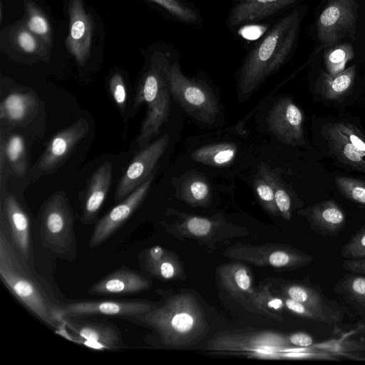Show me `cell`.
Segmentation results:
<instances>
[{
    "label": "cell",
    "instance_id": "cell-1",
    "mask_svg": "<svg viewBox=\"0 0 365 365\" xmlns=\"http://www.w3.org/2000/svg\"><path fill=\"white\" fill-rule=\"evenodd\" d=\"M305 5L291 9L280 17L247 53L237 74L242 96H250L289 58L297 46Z\"/></svg>",
    "mask_w": 365,
    "mask_h": 365
},
{
    "label": "cell",
    "instance_id": "cell-2",
    "mask_svg": "<svg viewBox=\"0 0 365 365\" xmlns=\"http://www.w3.org/2000/svg\"><path fill=\"white\" fill-rule=\"evenodd\" d=\"M124 319L152 329L160 344L168 347L190 345L207 329L200 304L189 294L173 296L146 312Z\"/></svg>",
    "mask_w": 365,
    "mask_h": 365
},
{
    "label": "cell",
    "instance_id": "cell-3",
    "mask_svg": "<svg viewBox=\"0 0 365 365\" xmlns=\"http://www.w3.org/2000/svg\"><path fill=\"white\" fill-rule=\"evenodd\" d=\"M31 266L14 247L4 225L0 222V278L9 292L32 314L55 331L63 325L57 307Z\"/></svg>",
    "mask_w": 365,
    "mask_h": 365
},
{
    "label": "cell",
    "instance_id": "cell-4",
    "mask_svg": "<svg viewBox=\"0 0 365 365\" xmlns=\"http://www.w3.org/2000/svg\"><path fill=\"white\" fill-rule=\"evenodd\" d=\"M179 58L175 46L165 45L153 51L149 66L144 73L135 98V107L147 104L146 116L142 123L136 143L140 149L150 144L167 121L171 106L169 70Z\"/></svg>",
    "mask_w": 365,
    "mask_h": 365
},
{
    "label": "cell",
    "instance_id": "cell-5",
    "mask_svg": "<svg viewBox=\"0 0 365 365\" xmlns=\"http://www.w3.org/2000/svg\"><path fill=\"white\" fill-rule=\"evenodd\" d=\"M74 217L68 200L62 192L50 196L41 206L39 237L41 245L58 257L73 262L77 255Z\"/></svg>",
    "mask_w": 365,
    "mask_h": 365
},
{
    "label": "cell",
    "instance_id": "cell-6",
    "mask_svg": "<svg viewBox=\"0 0 365 365\" xmlns=\"http://www.w3.org/2000/svg\"><path fill=\"white\" fill-rule=\"evenodd\" d=\"M169 83L171 96L192 118L205 125L216 122L220 114L217 97L204 81L184 75L179 58L170 67Z\"/></svg>",
    "mask_w": 365,
    "mask_h": 365
},
{
    "label": "cell",
    "instance_id": "cell-7",
    "mask_svg": "<svg viewBox=\"0 0 365 365\" xmlns=\"http://www.w3.org/2000/svg\"><path fill=\"white\" fill-rule=\"evenodd\" d=\"M358 4L356 0H329L317 21L319 48L339 43L346 36L354 38Z\"/></svg>",
    "mask_w": 365,
    "mask_h": 365
},
{
    "label": "cell",
    "instance_id": "cell-8",
    "mask_svg": "<svg viewBox=\"0 0 365 365\" xmlns=\"http://www.w3.org/2000/svg\"><path fill=\"white\" fill-rule=\"evenodd\" d=\"M0 222L4 225L21 257L32 266L34 255L30 218L16 197L7 191L0 195Z\"/></svg>",
    "mask_w": 365,
    "mask_h": 365
},
{
    "label": "cell",
    "instance_id": "cell-9",
    "mask_svg": "<svg viewBox=\"0 0 365 365\" xmlns=\"http://www.w3.org/2000/svg\"><path fill=\"white\" fill-rule=\"evenodd\" d=\"M68 332L67 339L98 350L117 351L126 345L120 329L109 322L77 320L75 317L62 318Z\"/></svg>",
    "mask_w": 365,
    "mask_h": 365
},
{
    "label": "cell",
    "instance_id": "cell-10",
    "mask_svg": "<svg viewBox=\"0 0 365 365\" xmlns=\"http://www.w3.org/2000/svg\"><path fill=\"white\" fill-rule=\"evenodd\" d=\"M289 341L277 333L260 332L257 334H226L213 340L210 348L224 351L248 352L261 355H279L287 351Z\"/></svg>",
    "mask_w": 365,
    "mask_h": 365
},
{
    "label": "cell",
    "instance_id": "cell-11",
    "mask_svg": "<svg viewBox=\"0 0 365 365\" xmlns=\"http://www.w3.org/2000/svg\"><path fill=\"white\" fill-rule=\"evenodd\" d=\"M168 142L169 135H162L141 149L135 156L117 185L115 194L116 202L124 200L154 172Z\"/></svg>",
    "mask_w": 365,
    "mask_h": 365
},
{
    "label": "cell",
    "instance_id": "cell-12",
    "mask_svg": "<svg viewBox=\"0 0 365 365\" xmlns=\"http://www.w3.org/2000/svg\"><path fill=\"white\" fill-rule=\"evenodd\" d=\"M155 305V303L145 300H86L58 305L57 313L61 319L64 317L91 315L120 317L125 319L146 312Z\"/></svg>",
    "mask_w": 365,
    "mask_h": 365
},
{
    "label": "cell",
    "instance_id": "cell-13",
    "mask_svg": "<svg viewBox=\"0 0 365 365\" xmlns=\"http://www.w3.org/2000/svg\"><path fill=\"white\" fill-rule=\"evenodd\" d=\"M155 172L124 200L113 207L94 226L89 240V247H98L111 237L132 215L148 193Z\"/></svg>",
    "mask_w": 365,
    "mask_h": 365
},
{
    "label": "cell",
    "instance_id": "cell-14",
    "mask_svg": "<svg viewBox=\"0 0 365 365\" xmlns=\"http://www.w3.org/2000/svg\"><path fill=\"white\" fill-rule=\"evenodd\" d=\"M303 120L302 110L288 98L277 101L267 118L269 130L285 144L294 146L304 143Z\"/></svg>",
    "mask_w": 365,
    "mask_h": 365
},
{
    "label": "cell",
    "instance_id": "cell-15",
    "mask_svg": "<svg viewBox=\"0 0 365 365\" xmlns=\"http://www.w3.org/2000/svg\"><path fill=\"white\" fill-rule=\"evenodd\" d=\"M300 0H233L226 24L230 29L269 19L296 5Z\"/></svg>",
    "mask_w": 365,
    "mask_h": 365
},
{
    "label": "cell",
    "instance_id": "cell-16",
    "mask_svg": "<svg viewBox=\"0 0 365 365\" xmlns=\"http://www.w3.org/2000/svg\"><path fill=\"white\" fill-rule=\"evenodd\" d=\"M88 130V123L82 118L56 133L38 160L37 170L42 174L55 170L68 158L75 146L86 135Z\"/></svg>",
    "mask_w": 365,
    "mask_h": 365
},
{
    "label": "cell",
    "instance_id": "cell-17",
    "mask_svg": "<svg viewBox=\"0 0 365 365\" xmlns=\"http://www.w3.org/2000/svg\"><path fill=\"white\" fill-rule=\"evenodd\" d=\"M229 257L256 265L276 268H292L309 262L308 257L291 250L277 246L235 245L227 249Z\"/></svg>",
    "mask_w": 365,
    "mask_h": 365
},
{
    "label": "cell",
    "instance_id": "cell-18",
    "mask_svg": "<svg viewBox=\"0 0 365 365\" xmlns=\"http://www.w3.org/2000/svg\"><path fill=\"white\" fill-rule=\"evenodd\" d=\"M68 11L70 31L66 38V46L78 65L83 66L91 53L93 19L86 12L83 0H70Z\"/></svg>",
    "mask_w": 365,
    "mask_h": 365
},
{
    "label": "cell",
    "instance_id": "cell-19",
    "mask_svg": "<svg viewBox=\"0 0 365 365\" xmlns=\"http://www.w3.org/2000/svg\"><path fill=\"white\" fill-rule=\"evenodd\" d=\"M150 286L149 279L123 266L91 285L88 293L92 295L131 294L144 292Z\"/></svg>",
    "mask_w": 365,
    "mask_h": 365
},
{
    "label": "cell",
    "instance_id": "cell-20",
    "mask_svg": "<svg viewBox=\"0 0 365 365\" xmlns=\"http://www.w3.org/2000/svg\"><path fill=\"white\" fill-rule=\"evenodd\" d=\"M111 178L112 164L108 162L101 165L91 177L82 203V223H96L99 210L108 192Z\"/></svg>",
    "mask_w": 365,
    "mask_h": 365
},
{
    "label": "cell",
    "instance_id": "cell-21",
    "mask_svg": "<svg viewBox=\"0 0 365 365\" xmlns=\"http://www.w3.org/2000/svg\"><path fill=\"white\" fill-rule=\"evenodd\" d=\"M222 287L236 299L252 304L256 294L251 274L247 267L235 262L221 265L217 270Z\"/></svg>",
    "mask_w": 365,
    "mask_h": 365
},
{
    "label": "cell",
    "instance_id": "cell-22",
    "mask_svg": "<svg viewBox=\"0 0 365 365\" xmlns=\"http://www.w3.org/2000/svg\"><path fill=\"white\" fill-rule=\"evenodd\" d=\"M323 133L333 155L343 163L365 173V155L353 145L336 123L327 125Z\"/></svg>",
    "mask_w": 365,
    "mask_h": 365
},
{
    "label": "cell",
    "instance_id": "cell-23",
    "mask_svg": "<svg viewBox=\"0 0 365 365\" xmlns=\"http://www.w3.org/2000/svg\"><path fill=\"white\" fill-rule=\"evenodd\" d=\"M37 106L34 94L12 92L0 104V119L11 125L22 124L34 115Z\"/></svg>",
    "mask_w": 365,
    "mask_h": 365
},
{
    "label": "cell",
    "instance_id": "cell-24",
    "mask_svg": "<svg viewBox=\"0 0 365 365\" xmlns=\"http://www.w3.org/2000/svg\"><path fill=\"white\" fill-rule=\"evenodd\" d=\"M159 6L173 20L200 28L204 24L200 9L190 0H149Z\"/></svg>",
    "mask_w": 365,
    "mask_h": 365
},
{
    "label": "cell",
    "instance_id": "cell-25",
    "mask_svg": "<svg viewBox=\"0 0 365 365\" xmlns=\"http://www.w3.org/2000/svg\"><path fill=\"white\" fill-rule=\"evenodd\" d=\"M321 93L328 100H338L352 88L356 78V66H351L343 71L330 74L322 72Z\"/></svg>",
    "mask_w": 365,
    "mask_h": 365
},
{
    "label": "cell",
    "instance_id": "cell-26",
    "mask_svg": "<svg viewBox=\"0 0 365 365\" xmlns=\"http://www.w3.org/2000/svg\"><path fill=\"white\" fill-rule=\"evenodd\" d=\"M284 292L288 297L301 302L316 312L323 322H332L331 310L314 290L303 285L291 284L284 287Z\"/></svg>",
    "mask_w": 365,
    "mask_h": 365
},
{
    "label": "cell",
    "instance_id": "cell-27",
    "mask_svg": "<svg viewBox=\"0 0 365 365\" xmlns=\"http://www.w3.org/2000/svg\"><path fill=\"white\" fill-rule=\"evenodd\" d=\"M237 153L235 145L229 143H220L202 146L195 150L192 158L199 163L212 165H225L235 158Z\"/></svg>",
    "mask_w": 365,
    "mask_h": 365
},
{
    "label": "cell",
    "instance_id": "cell-28",
    "mask_svg": "<svg viewBox=\"0 0 365 365\" xmlns=\"http://www.w3.org/2000/svg\"><path fill=\"white\" fill-rule=\"evenodd\" d=\"M0 143L3 145L10 171L21 177L26 170V146L23 138L11 134L6 139L1 132Z\"/></svg>",
    "mask_w": 365,
    "mask_h": 365
},
{
    "label": "cell",
    "instance_id": "cell-29",
    "mask_svg": "<svg viewBox=\"0 0 365 365\" xmlns=\"http://www.w3.org/2000/svg\"><path fill=\"white\" fill-rule=\"evenodd\" d=\"M310 217L316 225L331 231L340 228L345 221L344 212L333 200H327L313 206L310 210Z\"/></svg>",
    "mask_w": 365,
    "mask_h": 365
},
{
    "label": "cell",
    "instance_id": "cell-30",
    "mask_svg": "<svg viewBox=\"0 0 365 365\" xmlns=\"http://www.w3.org/2000/svg\"><path fill=\"white\" fill-rule=\"evenodd\" d=\"M26 10V27L36 36L44 45L51 44L53 40L51 24L40 9L33 2H24Z\"/></svg>",
    "mask_w": 365,
    "mask_h": 365
},
{
    "label": "cell",
    "instance_id": "cell-31",
    "mask_svg": "<svg viewBox=\"0 0 365 365\" xmlns=\"http://www.w3.org/2000/svg\"><path fill=\"white\" fill-rule=\"evenodd\" d=\"M180 188V197L190 205H203L210 200V185L200 175H192L187 177L182 181Z\"/></svg>",
    "mask_w": 365,
    "mask_h": 365
},
{
    "label": "cell",
    "instance_id": "cell-32",
    "mask_svg": "<svg viewBox=\"0 0 365 365\" xmlns=\"http://www.w3.org/2000/svg\"><path fill=\"white\" fill-rule=\"evenodd\" d=\"M323 56L327 73L336 74L343 71L354 58V51L350 43L345 42L325 48Z\"/></svg>",
    "mask_w": 365,
    "mask_h": 365
},
{
    "label": "cell",
    "instance_id": "cell-33",
    "mask_svg": "<svg viewBox=\"0 0 365 365\" xmlns=\"http://www.w3.org/2000/svg\"><path fill=\"white\" fill-rule=\"evenodd\" d=\"M252 305L257 312L264 314L267 317L282 321L280 314L286 307L284 302L282 299L274 296L271 293L268 285L263 286L256 292Z\"/></svg>",
    "mask_w": 365,
    "mask_h": 365
},
{
    "label": "cell",
    "instance_id": "cell-34",
    "mask_svg": "<svg viewBox=\"0 0 365 365\" xmlns=\"http://www.w3.org/2000/svg\"><path fill=\"white\" fill-rule=\"evenodd\" d=\"M259 172L271 182L273 187L274 201L278 212L284 219L289 220L291 217V199L287 191L268 168H261Z\"/></svg>",
    "mask_w": 365,
    "mask_h": 365
},
{
    "label": "cell",
    "instance_id": "cell-35",
    "mask_svg": "<svg viewBox=\"0 0 365 365\" xmlns=\"http://www.w3.org/2000/svg\"><path fill=\"white\" fill-rule=\"evenodd\" d=\"M13 38L16 46L25 53L41 55L45 51V45L25 24L15 29Z\"/></svg>",
    "mask_w": 365,
    "mask_h": 365
},
{
    "label": "cell",
    "instance_id": "cell-36",
    "mask_svg": "<svg viewBox=\"0 0 365 365\" xmlns=\"http://www.w3.org/2000/svg\"><path fill=\"white\" fill-rule=\"evenodd\" d=\"M335 183L346 198L365 207V181L339 176L335 178Z\"/></svg>",
    "mask_w": 365,
    "mask_h": 365
},
{
    "label": "cell",
    "instance_id": "cell-37",
    "mask_svg": "<svg viewBox=\"0 0 365 365\" xmlns=\"http://www.w3.org/2000/svg\"><path fill=\"white\" fill-rule=\"evenodd\" d=\"M142 269L159 279H171L177 274V264L168 254L154 262H139Z\"/></svg>",
    "mask_w": 365,
    "mask_h": 365
},
{
    "label": "cell",
    "instance_id": "cell-38",
    "mask_svg": "<svg viewBox=\"0 0 365 365\" xmlns=\"http://www.w3.org/2000/svg\"><path fill=\"white\" fill-rule=\"evenodd\" d=\"M256 194L263 207L272 215H277L279 212L277 208L274 189L271 182L259 174L254 181Z\"/></svg>",
    "mask_w": 365,
    "mask_h": 365
},
{
    "label": "cell",
    "instance_id": "cell-39",
    "mask_svg": "<svg viewBox=\"0 0 365 365\" xmlns=\"http://www.w3.org/2000/svg\"><path fill=\"white\" fill-rule=\"evenodd\" d=\"M109 89L111 96L122 112L125 110L127 101V91L122 76L116 73L112 76L109 81Z\"/></svg>",
    "mask_w": 365,
    "mask_h": 365
},
{
    "label": "cell",
    "instance_id": "cell-40",
    "mask_svg": "<svg viewBox=\"0 0 365 365\" xmlns=\"http://www.w3.org/2000/svg\"><path fill=\"white\" fill-rule=\"evenodd\" d=\"M185 229L192 235L204 237L212 230L214 223L207 218L201 217H189L182 224Z\"/></svg>",
    "mask_w": 365,
    "mask_h": 365
},
{
    "label": "cell",
    "instance_id": "cell-41",
    "mask_svg": "<svg viewBox=\"0 0 365 365\" xmlns=\"http://www.w3.org/2000/svg\"><path fill=\"white\" fill-rule=\"evenodd\" d=\"M336 124L353 145L365 155V136L364 134L351 123L341 122Z\"/></svg>",
    "mask_w": 365,
    "mask_h": 365
},
{
    "label": "cell",
    "instance_id": "cell-42",
    "mask_svg": "<svg viewBox=\"0 0 365 365\" xmlns=\"http://www.w3.org/2000/svg\"><path fill=\"white\" fill-rule=\"evenodd\" d=\"M346 257H365V230L356 235L344 247Z\"/></svg>",
    "mask_w": 365,
    "mask_h": 365
},
{
    "label": "cell",
    "instance_id": "cell-43",
    "mask_svg": "<svg viewBox=\"0 0 365 365\" xmlns=\"http://www.w3.org/2000/svg\"><path fill=\"white\" fill-rule=\"evenodd\" d=\"M284 304L287 309L297 315L309 319L322 321V318L316 312L301 302H299L292 298L287 297L284 300Z\"/></svg>",
    "mask_w": 365,
    "mask_h": 365
},
{
    "label": "cell",
    "instance_id": "cell-44",
    "mask_svg": "<svg viewBox=\"0 0 365 365\" xmlns=\"http://www.w3.org/2000/svg\"><path fill=\"white\" fill-rule=\"evenodd\" d=\"M310 347L316 349L324 350L333 353H340L344 351L354 349L355 346L353 343L342 341L339 340H331L320 344H313Z\"/></svg>",
    "mask_w": 365,
    "mask_h": 365
},
{
    "label": "cell",
    "instance_id": "cell-45",
    "mask_svg": "<svg viewBox=\"0 0 365 365\" xmlns=\"http://www.w3.org/2000/svg\"><path fill=\"white\" fill-rule=\"evenodd\" d=\"M349 292L358 300L365 301V277L351 278L347 284Z\"/></svg>",
    "mask_w": 365,
    "mask_h": 365
},
{
    "label": "cell",
    "instance_id": "cell-46",
    "mask_svg": "<svg viewBox=\"0 0 365 365\" xmlns=\"http://www.w3.org/2000/svg\"><path fill=\"white\" fill-rule=\"evenodd\" d=\"M287 338L290 344L299 347H310L314 344L312 336L304 332L292 334Z\"/></svg>",
    "mask_w": 365,
    "mask_h": 365
},
{
    "label": "cell",
    "instance_id": "cell-47",
    "mask_svg": "<svg viewBox=\"0 0 365 365\" xmlns=\"http://www.w3.org/2000/svg\"><path fill=\"white\" fill-rule=\"evenodd\" d=\"M344 266L351 271L365 274V257L344 262Z\"/></svg>",
    "mask_w": 365,
    "mask_h": 365
}]
</instances>
